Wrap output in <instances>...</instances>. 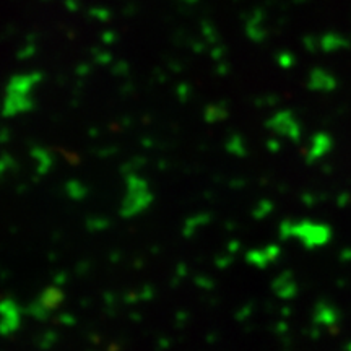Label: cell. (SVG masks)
Returning a JSON list of instances; mask_svg holds the SVG:
<instances>
[]
</instances>
